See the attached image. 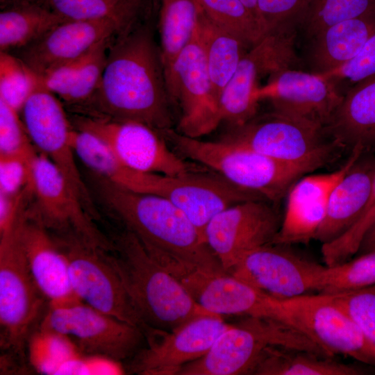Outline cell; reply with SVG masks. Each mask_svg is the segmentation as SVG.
I'll return each instance as SVG.
<instances>
[{"instance_id":"cell-23","label":"cell","mask_w":375,"mask_h":375,"mask_svg":"<svg viewBox=\"0 0 375 375\" xmlns=\"http://www.w3.org/2000/svg\"><path fill=\"white\" fill-rule=\"evenodd\" d=\"M49 230L34 210L24 207L17 231L29 271L49 306L81 301L72 288L67 260Z\"/></svg>"},{"instance_id":"cell-35","label":"cell","mask_w":375,"mask_h":375,"mask_svg":"<svg viewBox=\"0 0 375 375\" xmlns=\"http://www.w3.org/2000/svg\"><path fill=\"white\" fill-rule=\"evenodd\" d=\"M375 284V251L358 255L333 266H326L317 293L335 294Z\"/></svg>"},{"instance_id":"cell-37","label":"cell","mask_w":375,"mask_h":375,"mask_svg":"<svg viewBox=\"0 0 375 375\" xmlns=\"http://www.w3.org/2000/svg\"><path fill=\"white\" fill-rule=\"evenodd\" d=\"M40 85L38 76L10 53H0V99L20 112L24 104Z\"/></svg>"},{"instance_id":"cell-25","label":"cell","mask_w":375,"mask_h":375,"mask_svg":"<svg viewBox=\"0 0 375 375\" xmlns=\"http://www.w3.org/2000/svg\"><path fill=\"white\" fill-rule=\"evenodd\" d=\"M361 156L330 194L325 219L315 238L322 244L335 240L351 227L369 201L375 178V157Z\"/></svg>"},{"instance_id":"cell-29","label":"cell","mask_w":375,"mask_h":375,"mask_svg":"<svg viewBox=\"0 0 375 375\" xmlns=\"http://www.w3.org/2000/svg\"><path fill=\"white\" fill-rule=\"evenodd\" d=\"M66 20H115L133 29L158 12V0H38Z\"/></svg>"},{"instance_id":"cell-24","label":"cell","mask_w":375,"mask_h":375,"mask_svg":"<svg viewBox=\"0 0 375 375\" xmlns=\"http://www.w3.org/2000/svg\"><path fill=\"white\" fill-rule=\"evenodd\" d=\"M362 153V149L355 148L338 169L325 174H306L292 185L286 194L285 213L273 244H307L315 240L325 219L333 188Z\"/></svg>"},{"instance_id":"cell-19","label":"cell","mask_w":375,"mask_h":375,"mask_svg":"<svg viewBox=\"0 0 375 375\" xmlns=\"http://www.w3.org/2000/svg\"><path fill=\"white\" fill-rule=\"evenodd\" d=\"M31 191L36 200L33 210L49 229L74 231L106 250L111 249L110 240L94 224L63 174L41 152L32 161Z\"/></svg>"},{"instance_id":"cell-20","label":"cell","mask_w":375,"mask_h":375,"mask_svg":"<svg viewBox=\"0 0 375 375\" xmlns=\"http://www.w3.org/2000/svg\"><path fill=\"white\" fill-rule=\"evenodd\" d=\"M268 83L256 90L258 101L269 100L275 112L302 120L324 130L343 96L332 80L285 67L271 74Z\"/></svg>"},{"instance_id":"cell-18","label":"cell","mask_w":375,"mask_h":375,"mask_svg":"<svg viewBox=\"0 0 375 375\" xmlns=\"http://www.w3.org/2000/svg\"><path fill=\"white\" fill-rule=\"evenodd\" d=\"M297 328L329 356L343 354L375 366V349L350 316L328 295L282 300Z\"/></svg>"},{"instance_id":"cell-3","label":"cell","mask_w":375,"mask_h":375,"mask_svg":"<svg viewBox=\"0 0 375 375\" xmlns=\"http://www.w3.org/2000/svg\"><path fill=\"white\" fill-rule=\"evenodd\" d=\"M99 182L107 206L143 243L197 267L225 272L205 237L169 200L129 190L102 176Z\"/></svg>"},{"instance_id":"cell-47","label":"cell","mask_w":375,"mask_h":375,"mask_svg":"<svg viewBox=\"0 0 375 375\" xmlns=\"http://www.w3.org/2000/svg\"><path fill=\"white\" fill-rule=\"evenodd\" d=\"M375 251V217L365 233L356 254L360 255Z\"/></svg>"},{"instance_id":"cell-48","label":"cell","mask_w":375,"mask_h":375,"mask_svg":"<svg viewBox=\"0 0 375 375\" xmlns=\"http://www.w3.org/2000/svg\"><path fill=\"white\" fill-rule=\"evenodd\" d=\"M242 2L244 4V6L248 8V10L252 13V15L254 16V17L256 19V20L258 22L261 27L262 28L263 31L266 33L264 27L262 26L260 16L258 12V1L257 0H241Z\"/></svg>"},{"instance_id":"cell-5","label":"cell","mask_w":375,"mask_h":375,"mask_svg":"<svg viewBox=\"0 0 375 375\" xmlns=\"http://www.w3.org/2000/svg\"><path fill=\"white\" fill-rule=\"evenodd\" d=\"M270 346L303 349L330 356L300 331L283 323L247 316L231 324L201 358L184 365L176 375L253 374Z\"/></svg>"},{"instance_id":"cell-21","label":"cell","mask_w":375,"mask_h":375,"mask_svg":"<svg viewBox=\"0 0 375 375\" xmlns=\"http://www.w3.org/2000/svg\"><path fill=\"white\" fill-rule=\"evenodd\" d=\"M131 30L108 19L66 20L10 53L40 77L58 65L87 55L103 42Z\"/></svg>"},{"instance_id":"cell-22","label":"cell","mask_w":375,"mask_h":375,"mask_svg":"<svg viewBox=\"0 0 375 375\" xmlns=\"http://www.w3.org/2000/svg\"><path fill=\"white\" fill-rule=\"evenodd\" d=\"M175 78V103L182 111L178 132L199 138L214 131L222 122L219 99L196 30L177 60Z\"/></svg>"},{"instance_id":"cell-41","label":"cell","mask_w":375,"mask_h":375,"mask_svg":"<svg viewBox=\"0 0 375 375\" xmlns=\"http://www.w3.org/2000/svg\"><path fill=\"white\" fill-rule=\"evenodd\" d=\"M114 39L103 42L91 51L75 83L64 97L65 102L81 106L94 94L102 77L108 49Z\"/></svg>"},{"instance_id":"cell-33","label":"cell","mask_w":375,"mask_h":375,"mask_svg":"<svg viewBox=\"0 0 375 375\" xmlns=\"http://www.w3.org/2000/svg\"><path fill=\"white\" fill-rule=\"evenodd\" d=\"M29 362L42 374L57 375L69 360L83 353L67 335L38 326L27 341Z\"/></svg>"},{"instance_id":"cell-34","label":"cell","mask_w":375,"mask_h":375,"mask_svg":"<svg viewBox=\"0 0 375 375\" xmlns=\"http://www.w3.org/2000/svg\"><path fill=\"white\" fill-rule=\"evenodd\" d=\"M203 12L213 22L235 35L250 48L266 35L241 0H197Z\"/></svg>"},{"instance_id":"cell-46","label":"cell","mask_w":375,"mask_h":375,"mask_svg":"<svg viewBox=\"0 0 375 375\" xmlns=\"http://www.w3.org/2000/svg\"><path fill=\"white\" fill-rule=\"evenodd\" d=\"M375 217V178L372 191L362 213L351 227L352 231L358 235H362L366 232Z\"/></svg>"},{"instance_id":"cell-45","label":"cell","mask_w":375,"mask_h":375,"mask_svg":"<svg viewBox=\"0 0 375 375\" xmlns=\"http://www.w3.org/2000/svg\"><path fill=\"white\" fill-rule=\"evenodd\" d=\"M91 51L80 58L58 65L38 77L40 86L63 99L75 83Z\"/></svg>"},{"instance_id":"cell-6","label":"cell","mask_w":375,"mask_h":375,"mask_svg":"<svg viewBox=\"0 0 375 375\" xmlns=\"http://www.w3.org/2000/svg\"><path fill=\"white\" fill-rule=\"evenodd\" d=\"M49 305L28 267L17 224L0 238V346L12 358L23 360L27 341Z\"/></svg>"},{"instance_id":"cell-1","label":"cell","mask_w":375,"mask_h":375,"mask_svg":"<svg viewBox=\"0 0 375 375\" xmlns=\"http://www.w3.org/2000/svg\"><path fill=\"white\" fill-rule=\"evenodd\" d=\"M153 19L111 42L100 83L81 105L88 108L83 115L137 122L158 133L172 128V102L153 36Z\"/></svg>"},{"instance_id":"cell-13","label":"cell","mask_w":375,"mask_h":375,"mask_svg":"<svg viewBox=\"0 0 375 375\" xmlns=\"http://www.w3.org/2000/svg\"><path fill=\"white\" fill-rule=\"evenodd\" d=\"M142 193L169 200L186 215L204 237L207 224L222 210L244 201L265 199L217 173L200 169L174 176L147 173Z\"/></svg>"},{"instance_id":"cell-12","label":"cell","mask_w":375,"mask_h":375,"mask_svg":"<svg viewBox=\"0 0 375 375\" xmlns=\"http://www.w3.org/2000/svg\"><path fill=\"white\" fill-rule=\"evenodd\" d=\"M19 115L33 144L56 165L88 214L97 218L92 197L75 161L71 144L73 127L56 95L38 87Z\"/></svg>"},{"instance_id":"cell-43","label":"cell","mask_w":375,"mask_h":375,"mask_svg":"<svg viewBox=\"0 0 375 375\" xmlns=\"http://www.w3.org/2000/svg\"><path fill=\"white\" fill-rule=\"evenodd\" d=\"M319 74L332 81L344 78L353 83L375 74V33L353 59L338 68Z\"/></svg>"},{"instance_id":"cell-39","label":"cell","mask_w":375,"mask_h":375,"mask_svg":"<svg viewBox=\"0 0 375 375\" xmlns=\"http://www.w3.org/2000/svg\"><path fill=\"white\" fill-rule=\"evenodd\" d=\"M261 22L266 34L294 32L302 24L314 0H257Z\"/></svg>"},{"instance_id":"cell-15","label":"cell","mask_w":375,"mask_h":375,"mask_svg":"<svg viewBox=\"0 0 375 375\" xmlns=\"http://www.w3.org/2000/svg\"><path fill=\"white\" fill-rule=\"evenodd\" d=\"M267 201L251 199L234 204L207 224L206 242L226 272L248 252L272 243L282 217Z\"/></svg>"},{"instance_id":"cell-28","label":"cell","mask_w":375,"mask_h":375,"mask_svg":"<svg viewBox=\"0 0 375 375\" xmlns=\"http://www.w3.org/2000/svg\"><path fill=\"white\" fill-rule=\"evenodd\" d=\"M374 33L375 15L346 20L318 33L312 49L316 73L338 68L353 59Z\"/></svg>"},{"instance_id":"cell-42","label":"cell","mask_w":375,"mask_h":375,"mask_svg":"<svg viewBox=\"0 0 375 375\" xmlns=\"http://www.w3.org/2000/svg\"><path fill=\"white\" fill-rule=\"evenodd\" d=\"M34 156H0L1 194L15 197L26 188L31 190V164Z\"/></svg>"},{"instance_id":"cell-26","label":"cell","mask_w":375,"mask_h":375,"mask_svg":"<svg viewBox=\"0 0 375 375\" xmlns=\"http://www.w3.org/2000/svg\"><path fill=\"white\" fill-rule=\"evenodd\" d=\"M324 133L340 148L375 145V74L355 83L335 112Z\"/></svg>"},{"instance_id":"cell-7","label":"cell","mask_w":375,"mask_h":375,"mask_svg":"<svg viewBox=\"0 0 375 375\" xmlns=\"http://www.w3.org/2000/svg\"><path fill=\"white\" fill-rule=\"evenodd\" d=\"M155 258L208 311L219 315H242L273 319L299 330L282 300L233 275L197 267L165 253H158Z\"/></svg>"},{"instance_id":"cell-14","label":"cell","mask_w":375,"mask_h":375,"mask_svg":"<svg viewBox=\"0 0 375 375\" xmlns=\"http://www.w3.org/2000/svg\"><path fill=\"white\" fill-rule=\"evenodd\" d=\"M268 244L246 253L229 274L280 300L317 293L326 267L294 251Z\"/></svg>"},{"instance_id":"cell-17","label":"cell","mask_w":375,"mask_h":375,"mask_svg":"<svg viewBox=\"0 0 375 375\" xmlns=\"http://www.w3.org/2000/svg\"><path fill=\"white\" fill-rule=\"evenodd\" d=\"M231 324L219 315L196 318L171 332L147 328V346L131 359L130 372L140 375H173L203 357Z\"/></svg>"},{"instance_id":"cell-27","label":"cell","mask_w":375,"mask_h":375,"mask_svg":"<svg viewBox=\"0 0 375 375\" xmlns=\"http://www.w3.org/2000/svg\"><path fill=\"white\" fill-rule=\"evenodd\" d=\"M160 54L169 95L175 103L177 60L195 32L201 7L197 0H158Z\"/></svg>"},{"instance_id":"cell-40","label":"cell","mask_w":375,"mask_h":375,"mask_svg":"<svg viewBox=\"0 0 375 375\" xmlns=\"http://www.w3.org/2000/svg\"><path fill=\"white\" fill-rule=\"evenodd\" d=\"M19 115L0 99V156L30 158L37 153Z\"/></svg>"},{"instance_id":"cell-38","label":"cell","mask_w":375,"mask_h":375,"mask_svg":"<svg viewBox=\"0 0 375 375\" xmlns=\"http://www.w3.org/2000/svg\"><path fill=\"white\" fill-rule=\"evenodd\" d=\"M326 295L350 316L375 349V284Z\"/></svg>"},{"instance_id":"cell-8","label":"cell","mask_w":375,"mask_h":375,"mask_svg":"<svg viewBox=\"0 0 375 375\" xmlns=\"http://www.w3.org/2000/svg\"><path fill=\"white\" fill-rule=\"evenodd\" d=\"M53 235L65 254L75 295L81 301L119 320L147 327L136 311L106 250L74 231Z\"/></svg>"},{"instance_id":"cell-32","label":"cell","mask_w":375,"mask_h":375,"mask_svg":"<svg viewBox=\"0 0 375 375\" xmlns=\"http://www.w3.org/2000/svg\"><path fill=\"white\" fill-rule=\"evenodd\" d=\"M358 366L317 353L283 346L265 351L253 374L259 375H358Z\"/></svg>"},{"instance_id":"cell-2","label":"cell","mask_w":375,"mask_h":375,"mask_svg":"<svg viewBox=\"0 0 375 375\" xmlns=\"http://www.w3.org/2000/svg\"><path fill=\"white\" fill-rule=\"evenodd\" d=\"M110 242L109 258L147 328L171 332L196 318L217 315L201 306L133 231L125 228Z\"/></svg>"},{"instance_id":"cell-30","label":"cell","mask_w":375,"mask_h":375,"mask_svg":"<svg viewBox=\"0 0 375 375\" xmlns=\"http://www.w3.org/2000/svg\"><path fill=\"white\" fill-rule=\"evenodd\" d=\"M196 31L219 99L249 47L240 38L213 22L201 9Z\"/></svg>"},{"instance_id":"cell-31","label":"cell","mask_w":375,"mask_h":375,"mask_svg":"<svg viewBox=\"0 0 375 375\" xmlns=\"http://www.w3.org/2000/svg\"><path fill=\"white\" fill-rule=\"evenodd\" d=\"M1 9V52L10 53L21 49L66 21L39 2L13 3Z\"/></svg>"},{"instance_id":"cell-49","label":"cell","mask_w":375,"mask_h":375,"mask_svg":"<svg viewBox=\"0 0 375 375\" xmlns=\"http://www.w3.org/2000/svg\"><path fill=\"white\" fill-rule=\"evenodd\" d=\"M38 0H0V6L1 7H3L4 6L13 3H17V2H23V1H37Z\"/></svg>"},{"instance_id":"cell-44","label":"cell","mask_w":375,"mask_h":375,"mask_svg":"<svg viewBox=\"0 0 375 375\" xmlns=\"http://www.w3.org/2000/svg\"><path fill=\"white\" fill-rule=\"evenodd\" d=\"M124 373L119 361L103 356L82 353L65 363L58 375H117Z\"/></svg>"},{"instance_id":"cell-11","label":"cell","mask_w":375,"mask_h":375,"mask_svg":"<svg viewBox=\"0 0 375 375\" xmlns=\"http://www.w3.org/2000/svg\"><path fill=\"white\" fill-rule=\"evenodd\" d=\"M72 123L74 128L98 137L123 163L135 170L169 176L199 170L144 124L87 115L74 116Z\"/></svg>"},{"instance_id":"cell-4","label":"cell","mask_w":375,"mask_h":375,"mask_svg":"<svg viewBox=\"0 0 375 375\" xmlns=\"http://www.w3.org/2000/svg\"><path fill=\"white\" fill-rule=\"evenodd\" d=\"M160 134L182 158L215 171L234 185L269 202H278L297 180L324 166L319 162H285L223 139L203 141L172 128Z\"/></svg>"},{"instance_id":"cell-16","label":"cell","mask_w":375,"mask_h":375,"mask_svg":"<svg viewBox=\"0 0 375 375\" xmlns=\"http://www.w3.org/2000/svg\"><path fill=\"white\" fill-rule=\"evenodd\" d=\"M293 43V32L268 33L245 53L219 95L222 122L236 127L255 117L259 76L289 67L295 58Z\"/></svg>"},{"instance_id":"cell-10","label":"cell","mask_w":375,"mask_h":375,"mask_svg":"<svg viewBox=\"0 0 375 375\" xmlns=\"http://www.w3.org/2000/svg\"><path fill=\"white\" fill-rule=\"evenodd\" d=\"M232 128L223 140L285 162L326 165L340 149L324 130L275 111Z\"/></svg>"},{"instance_id":"cell-36","label":"cell","mask_w":375,"mask_h":375,"mask_svg":"<svg viewBox=\"0 0 375 375\" xmlns=\"http://www.w3.org/2000/svg\"><path fill=\"white\" fill-rule=\"evenodd\" d=\"M374 15L375 0H314L302 24L313 38L338 23Z\"/></svg>"},{"instance_id":"cell-9","label":"cell","mask_w":375,"mask_h":375,"mask_svg":"<svg viewBox=\"0 0 375 375\" xmlns=\"http://www.w3.org/2000/svg\"><path fill=\"white\" fill-rule=\"evenodd\" d=\"M38 326L68 336L85 354L122 362L132 358L146 340L143 331L83 301L48 306Z\"/></svg>"}]
</instances>
